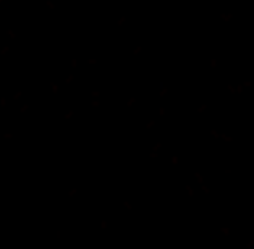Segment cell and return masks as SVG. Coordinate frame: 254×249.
<instances>
[]
</instances>
